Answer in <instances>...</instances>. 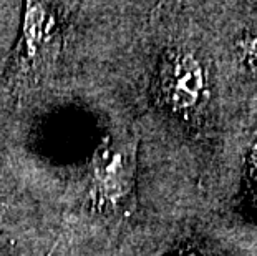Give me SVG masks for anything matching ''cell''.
<instances>
[{
  "mask_svg": "<svg viewBox=\"0 0 257 256\" xmlns=\"http://www.w3.org/2000/svg\"><path fill=\"white\" fill-rule=\"evenodd\" d=\"M161 95L174 112L194 110L202 100L206 75L201 62L188 50L169 52L161 65Z\"/></svg>",
  "mask_w": 257,
  "mask_h": 256,
  "instance_id": "1",
  "label": "cell"
},
{
  "mask_svg": "<svg viewBox=\"0 0 257 256\" xmlns=\"http://www.w3.org/2000/svg\"><path fill=\"white\" fill-rule=\"evenodd\" d=\"M135 173V153L128 146L100 151L95 163L96 190L108 203L118 205L130 193Z\"/></svg>",
  "mask_w": 257,
  "mask_h": 256,
  "instance_id": "2",
  "label": "cell"
},
{
  "mask_svg": "<svg viewBox=\"0 0 257 256\" xmlns=\"http://www.w3.org/2000/svg\"><path fill=\"white\" fill-rule=\"evenodd\" d=\"M237 52L244 67L257 80V30L244 32L237 40Z\"/></svg>",
  "mask_w": 257,
  "mask_h": 256,
  "instance_id": "3",
  "label": "cell"
},
{
  "mask_svg": "<svg viewBox=\"0 0 257 256\" xmlns=\"http://www.w3.org/2000/svg\"><path fill=\"white\" fill-rule=\"evenodd\" d=\"M249 177L252 190L257 193V143L252 146V151H250L249 156Z\"/></svg>",
  "mask_w": 257,
  "mask_h": 256,
  "instance_id": "4",
  "label": "cell"
},
{
  "mask_svg": "<svg viewBox=\"0 0 257 256\" xmlns=\"http://www.w3.org/2000/svg\"><path fill=\"white\" fill-rule=\"evenodd\" d=\"M174 256H207L206 253H202L201 249H183Z\"/></svg>",
  "mask_w": 257,
  "mask_h": 256,
  "instance_id": "5",
  "label": "cell"
}]
</instances>
